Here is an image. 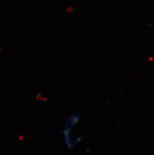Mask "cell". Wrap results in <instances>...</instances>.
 <instances>
[{
	"mask_svg": "<svg viewBox=\"0 0 154 155\" xmlns=\"http://www.w3.org/2000/svg\"><path fill=\"white\" fill-rule=\"evenodd\" d=\"M80 116L79 114H72L68 117L65 122V125H64V130H63V136H64V143L69 150L72 149L76 144H78L75 140H72V136H71V132H72V128L80 122Z\"/></svg>",
	"mask_w": 154,
	"mask_h": 155,
	"instance_id": "cell-1",
	"label": "cell"
}]
</instances>
